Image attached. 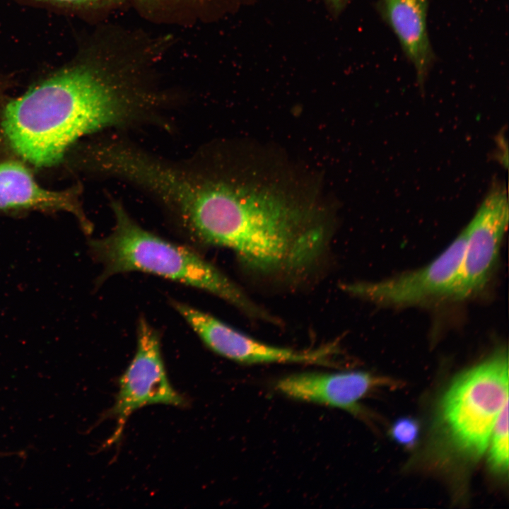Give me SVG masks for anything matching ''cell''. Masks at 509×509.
Wrapping results in <instances>:
<instances>
[{
    "instance_id": "obj_1",
    "label": "cell",
    "mask_w": 509,
    "mask_h": 509,
    "mask_svg": "<svg viewBox=\"0 0 509 509\" xmlns=\"http://www.w3.org/2000/svg\"><path fill=\"white\" fill-rule=\"evenodd\" d=\"M156 51L152 44L110 37L6 105L1 125L7 143L30 163L50 167L88 135L147 126L170 130L176 100L155 79Z\"/></svg>"
},
{
    "instance_id": "obj_2",
    "label": "cell",
    "mask_w": 509,
    "mask_h": 509,
    "mask_svg": "<svg viewBox=\"0 0 509 509\" xmlns=\"http://www.w3.org/2000/svg\"><path fill=\"white\" fill-rule=\"evenodd\" d=\"M159 199L171 222L194 245L228 249L260 275L300 279L320 262L329 244L331 228L318 209L238 182L207 156L173 165Z\"/></svg>"
},
{
    "instance_id": "obj_3",
    "label": "cell",
    "mask_w": 509,
    "mask_h": 509,
    "mask_svg": "<svg viewBox=\"0 0 509 509\" xmlns=\"http://www.w3.org/2000/svg\"><path fill=\"white\" fill-rule=\"evenodd\" d=\"M109 198L115 220L112 230L106 237L89 242L92 255L103 267L98 283L117 274L146 272L213 294L249 316L271 319L196 250L146 230L130 216L119 199Z\"/></svg>"
},
{
    "instance_id": "obj_4",
    "label": "cell",
    "mask_w": 509,
    "mask_h": 509,
    "mask_svg": "<svg viewBox=\"0 0 509 509\" xmlns=\"http://www.w3.org/2000/svg\"><path fill=\"white\" fill-rule=\"evenodd\" d=\"M507 402L508 356L501 349L460 374L441 399L439 425L452 450L466 458H479Z\"/></svg>"
},
{
    "instance_id": "obj_5",
    "label": "cell",
    "mask_w": 509,
    "mask_h": 509,
    "mask_svg": "<svg viewBox=\"0 0 509 509\" xmlns=\"http://www.w3.org/2000/svg\"><path fill=\"white\" fill-rule=\"evenodd\" d=\"M136 334V353L120 377L115 402L105 414L116 424L109 445L119 440L127 420L135 411L151 404L178 407L186 404L185 397L168 379L158 332L141 317Z\"/></svg>"
},
{
    "instance_id": "obj_6",
    "label": "cell",
    "mask_w": 509,
    "mask_h": 509,
    "mask_svg": "<svg viewBox=\"0 0 509 509\" xmlns=\"http://www.w3.org/2000/svg\"><path fill=\"white\" fill-rule=\"evenodd\" d=\"M508 215L505 185L494 182L465 228L467 238L461 264L445 297L464 300L484 288L498 262Z\"/></svg>"
},
{
    "instance_id": "obj_7",
    "label": "cell",
    "mask_w": 509,
    "mask_h": 509,
    "mask_svg": "<svg viewBox=\"0 0 509 509\" xmlns=\"http://www.w3.org/2000/svg\"><path fill=\"white\" fill-rule=\"evenodd\" d=\"M170 303L206 346L239 363L327 365L332 363L331 357L336 351L334 344L303 351L267 344L185 303L173 300Z\"/></svg>"
},
{
    "instance_id": "obj_8",
    "label": "cell",
    "mask_w": 509,
    "mask_h": 509,
    "mask_svg": "<svg viewBox=\"0 0 509 509\" xmlns=\"http://www.w3.org/2000/svg\"><path fill=\"white\" fill-rule=\"evenodd\" d=\"M466 238L464 228L439 257L416 271L378 282L344 283L341 288L375 303L395 306L445 297L460 268Z\"/></svg>"
},
{
    "instance_id": "obj_9",
    "label": "cell",
    "mask_w": 509,
    "mask_h": 509,
    "mask_svg": "<svg viewBox=\"0 0 509 509\" xmlns=\"http://www.w3.org/2000/svg\"><path fill=\"white\" fill-rule=\"evenodd\" d=\"M386 384V379L364 371L304 372L279 379L275 389L293 399L357 413L358 402Z\"/></svg>"
},
{
    "instance_id": "obj_10",
    "label": "cell",
    "mask_w": 509,
    "mask_h": 509,
    "mask_svg": "<svg viewBox=\"0 0 509 509\" xmlns=\"http://www.w3.org/2000/svg\"><path fill=\"white\" fill-rule=\"evenodd\" d=\"M81 187L51 191L40 186L31 172L15 161L0 163V211L40 209L65 211L74 215L86 233L93 225L80 200Z\"/></svg>"
},
{
    "instance_id": "obj_11",
    "label": "cell",
    "mask_w": 509,
    "mask_h": 509,
    "mask_svg": "<svg viewBox=\"0 0 509 509\" xmlns=\"http://www.w3.org/2000/svg\"><path fill=\"white\" fill-rule=\"evenodd\" d=\"M378 11L396 35L423 86L434 54L426 26L427 0H379Z\"/></svg>"
},
{
    "instance_id": "obj_12",
    "label": "cell",
    "mask_w": 509,
    "mask_h": 509,
    "mask_svg": "<svg viewBox=\"0 0 509 509\" xmlns=\"http://www.w3.org/2000/svg\"><path fill=\"white\" fill-rule=\"evenodd\" d=\"M488 464L493 472L507 474L508 470V402L500 411L491 433Z\"/></svg>"
},
{
    "instance_id": "obj_13",
    "label": "cell",
    "mask_w": 509,
    "mask_h": 509,
    "mask_svg": "<svg viewBox=\"0 0 509 509\" xmlns=\"http://www.w3.org/2000/svg\"><path fill=\"white\" fill-rule=\"evenodd\" d=\"M419 432L418 423L413 419L402 418L392 425L390 433L398 443L410 447L417 440Z\"/></svg>"
},
{
    "instance_id": "obj_14",
    "label": "cell",
    "mask_w": 509,
    "mask_h": 509,
    "mask_svg": "<svg viewBox=\"0 0 509 509\" xmlns=\"http://www.w3.org/2000/svg\"><path fill=\"white\" fill-rule=\"evenodd\" d=\"M46 2L71 6H99L117 0H39Z\"/></svg>"
},
{
    "instance_id": "obj_15",
    "label": "cell",
    "mask_w": 509,
    "mask_h": 509,
    "mask_svg": "<svg viewBox=\"0 0 509 509\" xmlns=\"http://www.w3.org/2000/svg\"><path fill=\"white\" fill-rule=\"evenodd\" d=\"M335 11H340L349 0H324Z\"/></svg>"
}]
</instances>
